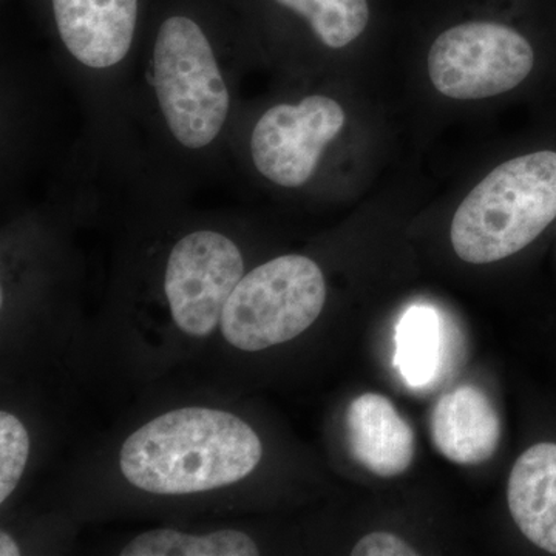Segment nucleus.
<instances>
[{"instance_id":"nucleus-1","label":"nucleus","mask_w":556,"mask_h":556,"mask_svg":"<svg viewBox=\"0 0 556 556\" xmlns=\"http://www.w3.org/2000/svg\"><path fill=\"white\" fill-rule=\"evenodd\" d=\"M257 47L233 0H153L127 94L119 170L135 179L203 178L229 160Z\"/></svg>"},{"instance_id":"nucleus-7","label":"nucleus","mask_w":556,"mask_h":556,"mask_svg":"<svg viewBox=\"0 0 556 556\" xmlns=\"http://www.w3.org/2000/svg\"><path fill=\"white\" fill-rule=\"evenodd\" d=\"M535 51L525 36L497 22L473 21L442 33L428 53L434 89L457 101L485 100L525 83Z\"/></svg>"},{"instance_id":"nucleus-6","label":"nucleus","mask_w":556,"mask_h":556,"mask_svg":"<svg viewBox=\"0 0 556 556\" xmlns=\"http://www.w3.org/2000/svg\"><path fill=\"white\" fill-rule=\"evenodd\" d=\"M327 302V280L313 258L280 255L249 270L223 311V336L240 351L255 353L298 338Z\"/></svg>"},{"instance_id":"nucleus-5","label":"nucleus","mask_w":556,"mask_h":556,"mask_svg":"<svg viewBox=\"0 0 556 556\" xmlns=\"http://www.w3.org/2000/svg\"><path fill=\"white\" fill-rule=\"evenodd\" d=\"M346 110L327 93L268 104L243 102L230 138L229 159L241 172L278 189L306 188L345 130Z\"/></svg>"},{"instance_id":"nucleus-4","label":"nucleus","mask_w":556,"mask_h":556,"mask_svg":"<svg viewBox=\"0 0 556 556\" xmlns=\"http://www.w3.org/2000/svg\"><path fill=\"white\" fill-rule=\"evenodd\" d=\"M556 218V152L529 153L497 166L471 190L452 222L453 249L471 265L518 254Z\"/></svg>"},{"instance_id":"nucleus-9","label":"nucleus","mask_w":556,"mask_h":556,"mask_svg":"<svg viewBox=\"0 0 556 556\" xmlns=\"http://www.w3.org/2000/svg\"><path fill=\"white\" fill-rule=\"evenodd\" d=\"M430 433L442 456L459 466H477L500 447L501 419L484 391L464 386L439 399Z\"/></svg>"},{"instance_id":"nucleus-15","label":"nucleus","mask_w":556,"mask_h":556,"mask_svg":"<svg viewBox=\"0 0 556 556\" xmlns=\"http://www.w3.org/2000/svg\"><path fill=\"white\" fill-rule=\"evenodd\" d=\"M30 456L27 428L11 413H0V503H5L20 484Z\"/></svg>"},{"instance_id":"nucleus-3","label":"nucleus","mask_w":556,"mask_h":556,"mask_svg":"<svg viewBox=\"0 0 556 556\" xmlns=\"http://www.w3.org/2000/svg\"><path fill=\"white\" fill-rule=\"evenodd\" d=\"M263 456L254 428L232 413L188 407L164 413L124 442L119 468L153 495H190L249 477Z\"/></svg>"},{"instance_id":"nucleus-13","label":"nucleus","mask_w":556,"mask_h":556,"mask_svg":"<svg viewBox=\"0 0 556 556\" xmlns=\"http://www.w3.org/2000/svg\"><path fill=\"white\" fill-rule=\"evenodd\" d=\"M441 318L430 306H412L396 329L394 365L409 387H426L441 362Z\"/></svg>"},{"instance_id":"nucleus-10","label":"nucleus","mask_w":556,"mask_h":556,"mask_svg":"<svg viewBox=\"0 0 556 556\" xmlns=\"http://www.w3.org/2000/svg\"><path fill=\"white\" fill-rule=\"evenodd\" d=\"M346 431L351 455L372 475L399 477L415 459L413 428L382 394L365 393L351 402Z\"/></svg>"},{"instance_id":"nucleus-14","label":"nucleus","mask_w":556,"mask_h":556,"mask_svg":"<svg viewBox=\"0 0 556 556\" xmlns=\"http://www.w3.org/2000/svg\"><path fill=\"white\" fill-rule=\"evenodd\" d=\"M258 546L239 530H217L206 535L155 529L141 533L124 546L121 556H254Z\"/></svg>"},{"instance_id":"nucleus-17","label":"nucleus","mask_w":556,"mask_h":556,"mask_svg":"<svg viewBox=\"0 0 556 556\" xmlns=\"http://www.w3.org/2000/svg\"><path fill=\"white\" fill-rule=\"evenodd\" d=\"M0 555L2 556H20L21 547L20 544L11 538L9 533H0Z\"/></svg>"},{"instance_id":"nucleus-16","label":"nucleus","mask_w":556,"mask_h":556,"mask_svg":"<svg viewBox=\"0 0 556 556\" xmlns=\"http://www.w3.org/2000/svg\"><path fill=\"white\" fill-rule=\"evenodd\" d=\"M354 556H415L417 552L407 541L393 533L376 532L362 538L351 551Z\"/></svg>"},{"instance_id":"nucleus-11","label":"nucleus","mask_w":556,"mask_h":556,"mask_svg":"<svg viewBox=\"0 0 556 556\" xmlns=\"http://www.w3.org/2000/svg\"><path fill=\"white\" fill-rule=\"evenodd\" d=\"M507 500L522 535L556 555V444L541 442L518 457L508 478Z\"/></svg>"},{"instance_id":"nucleus-12","label":"nucleus","mask_w":556,"mask_h":556,"mask_svg":"<svg viewBox=\"0 0 556 556\" xmlns=\"http://www.w3.org/2000/svg\"><path fill=\"white\" fill-rule=\"evenodd\" d=\"M248 27L288 17L302 24L318 47L342 51L356 42L369 22L368 0H233Z\"/></svg>"},{"instance_id":"nucleus-8","label":"nucleus","mask_w":556,"mask_h":556,"mask_svg":"<svg viewBox=\"0 0 556 556\" xmlns=\"http://www.w3.org/2000/svg\"><path fill=\"white\" fill-rule=\"evenodd\" d=\"M244 274L243 249L223 230L197 228L178 237L167 252L163 287L179 331L211 334Z\"/></svg>"},{"instance_id":"nucleus-2","label":"nucleus","mask_w":556,"mask_h":556,"mask_svg":"<svg viewBox=\"0 0 556 556\" xmlns=\"http://www.w3.org/2000/svg\"><path fill=\"white\" fill-rule=\"evenodd\" d=\"M86 108L101 160L118 163L127 94L153 0H30Z\"/></svg>"}]
</instances>
